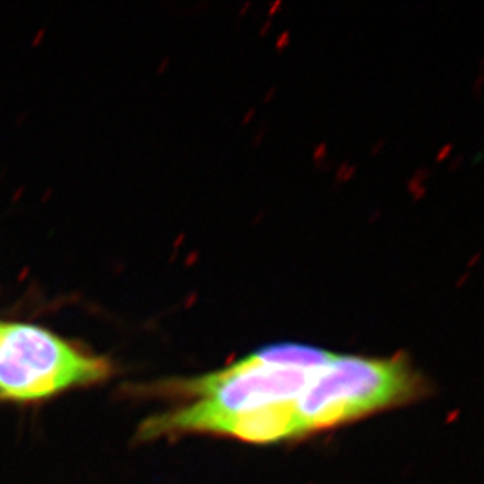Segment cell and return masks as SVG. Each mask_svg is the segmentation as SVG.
Instances as JSON below:
<instances>
[{
	"mask_svg": "<svg viewBox=\"0 0 484 484\" xmlns=\"http://www.w3.org/2000/svg\"><path fill=\"white\" fill-rule=\"evenodd\" d=\"M110 360L83 351L49 329L0 325V401L36 403L110 378Z\"/></svg>",
	"mask_w": 484,
	"mask_h": 484,
	"instance_id": "cell-2",
	"label": "cell"
},
{
	"mask_svg": "<svg viewBox=\"0 0 484 484\" xmlns=\"http://www.w3.org/2000/svg\"><path fill=\"white\" fill-rule=\"evenodd\" d=\"M210 434L254 443H271L304 436L295 401L264 406L227 417L218 421Z\"/></svg>",
	"mask_w": 484,
	"mask_h": 484,
	"instance_id": "cell-3",
	"label": "cell"
},
{
	"mask_svg": "<svg viewBox=\"0 0 484 484\" xmlns=\"http://www.w3.org/2000/svg\"><path fill=\"white\" fill-rule=\"evenodd\" d=\"M426 390L404 356L334 354L299 395L296 411L306 436L411 403Z\"/></svg>",
	"mask_w": 484,
	"mask_h": 484,
	"instance_id": "cell-1",
	"label": "cell"
},
{
	"mask_svg": "<svg viewBox=\"0 0 484 484\" xmlns=\"http://www.w3.org/2000/svg\"><path fill=\"white\" fill-rule=\"evenodd\" d=\"M0 325H2V321H0Z\"/></svg>",
	"mask_w": 484,
	"mask_h": 484,
	"instance_id": "cell-4",
	"label": "cell"
}]
</instances>
